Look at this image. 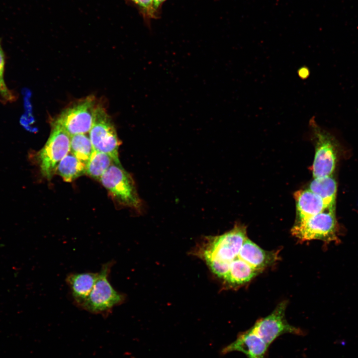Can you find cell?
<instances>
[{
    "label": "cell",
    "mask_w": 358,
    "mask_h": 358,
    "mask_svg": "<svg viewBox=\"0 0 358 358\" xmlns=\"http://www.w3.org/2000/svg\"><path fill=\"white\" fill-rule=\"evenodd\" d=\"M94 149L86 134L71 136L70 152L86 164L90 159Z\"/></svg>",
    "instance_id": "cell-18"
},
{
    "label": "cell",
    "mask_w": 358,
    "mask_h": 358,
    "mask_svg": "<svg viewBox=\"0 0 358 358\" xmlns=\"http://www.w3.org/2000/svg\"><path fill=\"white\" fill-rule=\"evenodd\" d=\"M238 257L260 271L278 260V252L265 251L247 238L242 246Z\"/></svg>",
    "instance_id": "cell-11"
},
{
    "label": "cell",
    "mask_w": 358,
    "mask_h": 358,
    "mask_svg": "<svg viewBox=\"0 0 358 358\" xmlns=\"http://www.w3.org/2000/svg\"><path fill=\"white\" fill-rule=\"evenodd\" d=\"M89 137L94 150L106 153L115 162L120 163L118 158L120 141L110 117L99 104L97 105L95 110Z\"/></svg>",
    "instance_id": "cell-7"
},
{
    "label": "cell",
    "mask_w": 358,
    "mask_h": 358,
    "mask_svg": "<svg viewBox=\"0 0 358 358\" xmlns=\"http://www.w3.org/2000/svg\"><path fill=\"white\" fill-rule=\"evenodd\" d=\"M4 69V56L0 44V95L5 102H12L15 96L7 87L3 78Z\"/></svg>",
    "instance_id": "cell-19"
},
{
    "label": "cell",
    "mask_w": 358,
    "mask_h": 358,
    "mask_svg": "<svg viewBox=\"0 0 358 358\" xmlns=\"http://www.w3.org/2000/svg\"><path fill=\"white\" fill-rule=\"evenodd\" d=\"M292 234L301 241L318 240L330 242L337 239L335 209L327 208L306 219L297 221Z\"/></svg>",
    "instance_id": "cell-6"
},
{
    "label": "cell",
    "mask_w": 358,
    "mask_h": 358,
    "mask_svg": "<svg viewBox=\"0 0 358 358\" xmlns=\"http://www.w3.org/2000/svg\"><path fill=\"white\" fill-rule=\"evenodd\" d=\"M86 164L69 152L58 164L56 172L66 182H71L86 174Z\"/></svg>",
    "instance_id": "cell-16"
},
{
    "label": "cell",
    "mask_w": 358,
    "mask_h": 358,
    "mask_svg": "<svg viewBox=\"0 0 358 358\" xmlns=\"http://www.w3.org/2000/svg\"><path fill=\"white\" fill-rule=\"evenodd\" d=\"M247 238L246 227L236 225L223 234L206 237L197 247V255L206 263L213 273L224 279L229 271L230 264L238 258Z\"/></svg>",
    "instance_id": "cell-1"
},
{
    "label": "cell",
    "mask_w": 358,
    "mask_h": 358,
    "mask_svg": "<svg viewBox=\"0 0 358 358\" xmlns=\"http://www.w3.org/2000/svg\"><path fill=\"white\" fill-rule=\"evenodd\" d=\"M298 75L302 79L307 78L310 74L309 69L306 67H302L298 71Z\"/></svg>",
    "instance_id": "cell-21"
},
{
    "label": "cell",
    "mask_w": 358,
    "mask_h": 358,
    "mask_svg": "<svg viewBox=\"0 0 358 358\" xmlns=\"http://www.w3.org/2000/svg\"><path fill=\"white\" fill-rule=\"evenodd\" d=\"M98 272L71 273L67 275L68 284L75 305L79 306L90 294L98 278Z\"/></svg>",
    "instance_id": "cell-12"
},
{
    "label": "cell",
    "mask_w": 358,
    "mask_h": 358,
    "mask_svg": "<svg viewBox=\"0 0 358 358\" xmlns=\"http://www.w3.org/2000/svg\"><path fill=\"white\" fill-rule=\"evenodd\" d=\"M268 347L251 328L239 333L234 341L220 350V354L239 352L247 358H266Z\"/></svg>",
    "instance_id": "cell-10"
},
{
    "label": "cell",
    "mask_w": 358,
    "mask_h": 358,
    "mask_svg": "<svg viewBox=\"0 0 358 358\" xmlns=\"http://www.w3.org/2000/svg\"><path fill=\"white\" fill-rule=\"evenodd\" d=\"M114 264V262L111 260L103 264L90 294L79 308L106 318L111 313L115 306L124 302L125 295L115 290L109 280Z\"/></svg>",
    "instance_id": "cell-2"
},
{
    "label": "cell",
    "mask_w": 358,
    "mask_h": 358,
    "mask_svg": "<svg viewBox=\"0 0 358 358\" xmlns=\"http://www.w3.org/2000/svg\"><path fill=\"white\" fill-rule=\"evenodd\" d=\"M99 181L120 205L139 210L141 206L135 182L120 163L114 162Z\"/></svg>",
    "instance_id": "cell-4"
},
{
    "label": "cell",
    "mask_w": 358,
    "mask_h": 358,
    "mask_svg": "<svg viewBox=\"0 0 358 358\" xmlns=\"http://www.w3.org/2000/svg\"><path fill=\"white\" fill-rule=\"evenodd\" d=\"M97 105L93 96L80 99L67 107L54 120L71 136L89 132Z\"/></svg>",
    "instance_id": "cell-8"
},
{
    "label": "cell",
    "mask_w": 358,
    "mask_h": 358,
    "mask_svg": "<svg viewBox=\"0 0 358 358\" xmlns=\"http://www.w3.org/2000/svg\"><path fill=\"white\" fill-rule=\"evenodd\" d=\"M166 0H153V8L157 16L159 9L161 8L163 3Z\"/></svg>",
    "instance_id": "cell-22"
},
{
    "label": "cell",
    "mask_w": 358,
    "mask_h": 358,
    "mask_svg": "<svg viewBox=\"0 0 358 358\" xmlns=\"http://www.w3.org/2000/svg\"><path fill=\"white\" fill-rule=\"evenodd\" d=\"M259 272L238 257L230 264L229 271L223 280L231 286H238L250 281Z\"/></svg>",
    "instance_id": "cell-14"
},
{
    "label": "cell",
    "mask_w": 358,
    "mask_h": 358,
    "mask_svg": "<svg viewBox=\"0 0 358 358\" xmlns=\"http://www.w3.org/2000/svg\"></svg>",
    "instance_id": "cell-23"
},
{
    "label": "cell",
    "mask_w": 358,
    "mask_h": 358,
    "mask_svg": "<svg viewBox=\"0 0 358 358\" xmlns=\"http://www.w3.org/2000/svg\"><path fill=\"white\" fill-rule=\"evenodd\" d=\"M128 1L134 4L144 17L147 18H156L157 17L153 8V0H128Z\"/></svg>",
    "instance_id": "cell-20"
},
{
    "label": "cell",
    "mask_w": 358,
    "mask_h": 358,
    "mask_svg": "<svg viewBox=\"0 0 358 358\" xmlns=\"http://www.w3.org/2000/svg\"><path fill=\"white\" fill-rule=\"evenodd\" d=\"M309 189L320 197L328 208L335 209L337 183L332 175L314 178Z\"/></svg>",
    "instance_id": "cell-15"
},
{
    "label": "cell",
    "mask_w": 358,
    "mask_h": 358,
    "mask_svg": "<svg viewBox=\"0 0 358 358\" xmlns=\"http://www.w3.org/2000/svg\"><path fill=\"white\" fill-rule=\"evenodd\" d=\"M70 140L71 136L54 121L47 141L35 155L40 173L47 179L55 174L58 164L70 152Z\"/></svg>",
    "instance_id": "cell-5"
},
{
    "label": "cell",
    "mask_w": 358,
    "mask_h": 358,
    "mask_svg": "<svg viewBox=\"0 0 358 358\" xmlns=\"http://www.w3.org/2000/svg\"><path fill=\"white\" fill-rule=\"evenodd\" d=\"M114 162H115L109 155L94 150L86 164V174L91 178L99 180L102 176Z\"/></svg>",
    "instance_id": "cell-17"
},
{
    "label": "cell",
    "mask_w": 358,
    "mask_h": 358,
    "mask_svg": "<svg viewBox=\"0 0 358 358\" xmlns=\"http://www.w3.org/2000/svg\"><path fill=\"white\" fill-rule=\"evenodd\" d=\"M309 126L315 145L313 176L316 178L331 176L337 162V139L330 131L320 126L314 116L310 119Z\"/></svg>",
    "instance_id": "cell-3"
},
{
    "label": "cell",
    "mask_w": 358,
    "mask_h": 358,
    "mask_svg": "<svg viewBox=\"0 0 358 358\" xmlns=\"http://www.w3.org/2000/svg\"><path fill=\"white\" fill-rule=\"evenodd\" d=\"M286 302H282L268 316L258 320L252 327L256 333L269 346L277 338L285 334L303 335V331L290 325L285 319Z\"/></svg>",
    "instance_id": "cell-9"
},
{
    "label": "cell",
    "mask_w": 358,
    "mask_h": 358,
    "mask_svg": "<svg viewBox=\"0 0 358 358\" xmlns=\"http://www.w3.org/2000/svg\"><path fill=\"white\" fill-rule=\"evenodd\" d=\"M296 202L297 221L318 214L327 207L322 198L310 190H299L294 194Z\"/></svg>",
    "instance_id": "cell-13"
}]
</instances>
